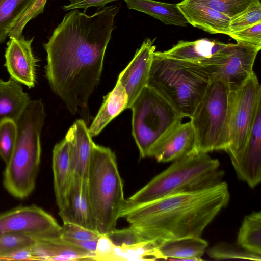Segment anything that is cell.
I'll use <instances>...</instances> for the list:
<instances>
[{
  "mask_svg": "<svg viewBox=\"0 0 261 261\" xmlns=\"http://www.w3.org/2000/svg\"><path fill=\"white\" fill-rule=\"evenodd\" d=\"M119 7L98 9L92 15L71 10L44 44L45 76L53 91L73 115L87 109L99 84L106 50Z\"/></svg>",
  "mask_w": 261,
  "mask_h": 261,
  "instance_id": "6da1fadb",
  "label": "cell"
},
{
  "mask_svg": "<svg viewBox=\"0 0 261 261\" xmlns=\"http://www.w3.org/2000/svg\"><path fill=\"white\" fill-rule=\"evenodd\" d=\"M230 193L224 181L208 188L166 196L123 213L141 242L201 237L227 206Z\"/></svg>",
  "mask_w": 261,
  "mask_h": 261,
  "instance_id": "7a4b0ae2",
  "label": "cell"
},
{
  "mask_svg": "<svg viewBox=\"0 0 261 261\" xmlns=\"http://www.w3.org/2000/svg\"><path fill=\"white\" fill-rule=\"evenodd\" d=\"M224 176V171L219 160L208 153L186 155L172 162L167 168L125 200L121 215L134 207L166 196L213 187L223 181Z\"/></svg>",
  "mask_w": 261,
  "mask_h": 261,
  "instance_id": "3957f363",
  "label": "cell"
},
{
  "mask_svg": "<svg viewBox=\"0 0 261 261\" xmlns=\"http://www.w3.org/2000/svg\"><path fill=\"white\" fill-rule=\"evenodd\" d=\"M45 116L42 100H30L15 122L16 142L3 174L4 186L14 197L25 198L35 189L41 160L40 135Z\"/></svg>",
  "mask_w": 261,
  "mask_h": 261,
  "instance_id": "277c9868",
  "label": "cell"
},
{
  "mask_svg": "<svg viewBox=\"0 0 261 261\" xmlns=\"http://www.w3.org/2000/svg\"><path fill=\"white\" fill-rule=\"evenodd\" d=\"M88 188L97 232L116 229L125 199L114 152L94 143L88 174Z\"/></svg>",
  "mask_w": 261,
  "mask_h": 261,
  "instance_id": "5b68a950",
  "label": "cell"
},
{
  "mask_svg": "<svg viewBox=\"0 0 261 261\" xmlns=\"http://www.w3.org/2000/svg\"><path fill=\"white\" fill-rule=\"evenodd\" d=\"M210 80V76L201 68L155 51L147 85L162 94L184 117L190 118Z\"/></svg>",
  "mask_w": 261,
  "mask_h": 261,
  "instance_id": "8992f818",
  "label": "cell"
},
{
  "mask_svg": "<svg viewBox=\"0 0 261 261\" xmlns=\"http://www.w3.org/2000/svg\"><path fill=\"white\" fill-rule=\"evenodd\" d=\"M231 91L219 77L211 79L190 121L194 130L197 152L208 153L228 148Z\"/></svg>",
  "mask_w": 261,
  "mask_h": 261,
  "instance_id": "52a82bcc",
  "label": "cell"
},
{
  "mask_svg": "<svg viewBox=\"0 0 261 261\" xmlns=\"http://www.w3.org/2000/svg\"><path fill=\"white\" fill-rule=\"evenodd\" d=\"M132 135L142 158L185 118L162 94L147 85L132 103Z\"/></svg>",
  "mask_w": 261,
  "mask_h": 261,
  "instance_id": "ba28073f",
  "label": "cell"
},
{
  "mask_svg": "<svg viewBox=\"0 0 261 261\" xmlns=\"http://www.w3.org/2000/svg\"><path fill=\"white\" fill-rule=\"evenodd\" d=\"M261 105V86L253 73L239 88L231 91L228 154L241 150L249 135L257 110Z\"/></svg>",
  "mask_w": 261,
  "mask_h": 261,
  "instance_id": "9c48e42d",
  "label": "cell"
},
{
  "mask_svg": "<svg viewBox=\"0 0 261 261\" xmlns=\"http://www.w3.org/2000/svg\"><path fill=\"white\" fill-rule=\"evenodd\" d=\"M61 226L48 213L33 204L0 214V233L22 234L35 239L61 237Z\"/></svg>",
  "mask_w": 261,
  "mask_h": 261,
  "instance_id": "30bf717a",
  "label": "cell"
},
{
  "mask_svg": "<svg viewBox=\"0 0 261 261\" xmlns=\"http://www.w3.org/2000/svg\"><path fill=\"white\" fill-rule=\"evenodd\" d=\"M261 46L237 41L229 43L226 54L212 65L203 68L210 76L219 77L231 91L241 86L254 72V62Z\"/></svg>",
  "mask_w": 261,
  "mask_h": 261,
  "instance_id": "8fae6325",
  "label": "cell"
},
{
  "mask_svg": "<svg viewBox=\"0 0 261 261\" xmlns=\"http://www.w3.org/2000/svg\"><path fill=\"white\" fill-rule=\"evenodd\" d=\"M237 176L250 188L261 181V105L257 110L248 139L239 151L228 154Z\"/></svg>",
  "mask_w": 261,
  "mask_h": 261,
  "instance_id": "7c38bea8",
  "label": "cell"
},
{
  "mask_svg": "<svg viewBox=\"0 0 261 261\" xmlns=\"http://www.w3.org/2000/svg\"><path fill=\"white\" fill-rule=\"evenodd\" d=\"M229 44L208 39L192 41L181 40L170 49L158 53L164 57L188 65L205 68L212 65L226 54Z\"/></svg>",
  "mask_w": 261,
  "mask_h": 261,
  "instance_id": "4fadbf2b",
  "label": "cell"
},
{
  "mask_svg": "<svg viewBox=\"0 0 261 261\" xmlns=\"http://www.w3.org/2000/svg\"><path fill=\"white\" fill-rule=\"evenodd\" d=\"M196 151V139L189 121L180 122L164 135L151 147L148 157L160 163L173 162Z\"/></svg>",
  "mask_w": 261,
  "mask_h": 261,
  "instance_id": "5bb4252c",
  "label": "cell"
},
{
  "mask_svg": "<svg viewBox=\"0 0 261 261\" xmlns=\"http://www.w3.org/2000/svg\"><path fill=\"white\" fill-rule=\"evenodd\" d=\"M47 0H0V43L19 38L28 22L42 13Z\"/></svg>",
  "mask_w": 261,
  "mask_h": 261,
  "instance_id": "9a60e30c",
  "label": "cell"
},
{
  "mask_svg": "<svg viewBox=\"0 0 261 261\" xmlns=\"http://www.w3.org/2000/svg\"><path fill=\"white\" fill-rule=\"evenodd\" d=\"M5 52V66L11 79L23 84L29 88L36 82V67L39 60L34 55L32 43L34 38L25 39L9 38Z\"/></svg>",
  "mask_w": 261,
  "mask_h": 261,
  "instance_id": "2e32d148",
  "label": "cell"
},
{
  "mask_svg": "<svg viewBox=\"0 0 261 261\" xmlns=\"http://www.w3.org/2000/svg\"><path fill=\"white\" fill-rule=\"evenodd\" d=\"M154 41L145 40L140 48L126 67L120 73L118 81L125 89L128 95L127 109L132 103L142 90L147 85L150 67L156 46Z\"/></svg>",
  "mask_w": 261,
  "mask_h": 261,
  "instance_id": "e0dca14e",
  "label": "cell"
},
{
  "mask_svg": "<svg viewBox=\"0 0 261 261\" xmlns=\"http://www.w3.org/2000/svg\"><path fill=\"white\" fill-rule=\"evenodd\" d=\"M63 222L79 225L96 231V224L89 195L88 181L72 177L63 208L59 211Z\"/></svg>",
  "mask_w": 261,
  "mask_h": 261,
  "instance_id": "ac0fdd59",
  "label": "cell"
},
{
  "mask_svg": "<svg viewBox=\"0 0 261 261\" xmlns=\"http://www.w3.org/2000/svg\"><path fill=\"white\" fill-rule=\"evenodd\" d=\"M188 24L210 34L228 35L230 18L205 5L193 0H183L177 4Z\"/></svg>",
  "mask_w": 261,
  "mask_h": 261,
  "instance_id": "d6986e66",
  "label": "cell"
},
{
  "mask_svg": "<svg viewBox=\"0 0 261 261\" xmlns=\"http://www.w3.org/2000/svg\"><path fill=\"white\" fill-rule=\"evenodd\" d=\"M70 144L72 177L87 180L94 142L85 121L76 120L66 136Z\"/></svg>",
  "mask_w": 261,
  "mask_h": 261,
  "instance_id": "ffe728a7",
  "label": "cell"
},
{
  "mask_svg": "<svg viewBox=\"0 0 261 261\" xmlns=\"http://www.w3.org/2000/svg\"><path fill=\"white\" fill-rule=\"evenodd\" d=\"M35 240L31 246L34 260H91L94 256L61 237Z\"/></svg>",
  "mask_w": 261,
  "mask_h": 261,
  "instance_id": "44dd1931",
  "label": "cell"
},
{
  "mask_svg": "<svg viewBox=\"0 0 261 261\" xmlns=\"http://www.w3.org/2000/svg\"><path fill=\"white\" fill-rule=\"evenodd\" d=\"M52 168L56 201L59 211L65 205L72 175L70 144L66 136L54 147Z\"/></svg>",
  "mask_w": 261,
  "mask_h": 261,
  "instance_id": "7402d4cb",
  "label": "cell"
},
{
  "mask_svg": "<svg viewBox=\"0 0 261 261\" xmlns=\"http://www.w3.org/2000/svg\"><path fill=\"white\" fill-rule=\"evenodd\" d=\"M208 244L201 237L188 236L161 241L157 247L165 260L199 261Z\"/></svg>",
  "mask_w": 261,
  "mask_h": 261,
  "instance_id": "603a6c76",
  "label": "cell"
},
{
  "mask_svg": "<svg viewBox=\"0 0 261 261\" xmlns=\"http://www.w3.org/2000/svg\"><path fill=\"white\" fill-rule=\"evenodd\" d=\"M127 94L117 80L113 90L103 98V103L88 128L90 136L98 135L110 121L127 109Z\"/></svg>",
  "mask_w": 261,
  "mask_h": 261,
  "instance_id": "cb8c5ba5",
  "label": "cell"
},
{
  "mask_svg": "<svg viewBox=\"0 0 261 261\" xmlns=\"http://www.w3.org/2000/svg\"><path fill=\"white\" fill-rule=\"evenodd\" d=\"M30 101L19 83L0 79V123L6 120L16 122Z\"/></svg>",
  "mask_w": 261,
  "mask_h": 261,
  "instance_id": "d4e9b609",
  "label": "cell"
},
{
  "mask_svg": "<svg viewBox=\"0 0 261 261\" xmlns=\"http://www.w3.org/2000/svg\"><path fill=\"white\" fill-rule=\"evenodd\" d=\"M129 9L146 13L165 24L184 27L188 21L177 4H169L154 0H123Z\"/></svg>",
  "mask_w": 261,
  "mask_h": 261,
  "instance_id": "484cf974",
  "label": "cell"
},
{
  "mask_svg": "<svg viewBox=\"0 0 261 261\" xmlns=\"http://www.w3.org/2000/svg\"><path fill=\"white\" fill-rule=\"evenodd\" d=\"M237 244L252 252L261 254V212L245 216L237 236Z\"/></svg>",
  "mask_w": 261,
  "mask_h": 261,
  "instance_id": "4316f807",
  "label": "cell"
},
{
  "mask_svg": "<svg viewBox=\"0 0 261 261\" xmlns=\"http://www.w3.org/2000/svg\"><path fill=\"white\" fill-rule=\"evenodd\" d=\"M154 241H143L130 245L115 246L112 261L163 259Z\"/></svg>",
  "mask_w": 261,
  "mask_h": 261,
  "instance_id": "83f0119b",
  "label": "cell"
},
{
  "mask_svg": "<svg viewBox=\"0 0 261 261\" xmlns=\"http://www.w3.org/2000/svg\"><path fill=\"white\" fill-rule=\"evenodd\" d=\"M207 253L210 257L217 260L239 259L261 260V254L248 251L237 243L234 244L221 242L209 248Z\"/></svg>",
  "mask_w": 261,
  "mask_h": 261,
  "instance_id": "f1b7e54d",
  "label": "cell"
},
{
  "mask_svg": "<svg viewBox=\"0 0 261 261\" xmlns=\"http://www.w3.org/2000/svg\"><path fill=\"white\" fill-rule=\"evenodd\" d=\"M261 22L260 0L252 3L246 9L230 18L229 29L238 32Z\"/></svg>",
  "mask_w": 261,
  "mask_h": 261,
  "instance_id": "f546056e",
  "label": "cell"
},
{
  "mask_svg": "<svg viewBox=\"0 0 261 261\" xmlns=\"http://www.w3.org/2000/svg\"><path fill=\"white\" fill-rule=\"evenodd\" d=\"M17 136L15 122L6 120L0 123V156L5 164L9 161Z\"/></svg>",
  "mask_w": 261,
  "mask_h": 261,
  "instance_id": "4dcf8cb0",
  "label": "cell"
},
{
  "mask_svg": "<svg viewBox=\"0 0 261 261\" xmlns=\"http://www.w3.org/2000/svg\"><path fill=\"white\" fill-rule=\"evenodd\" d=\"M210 7L230 18L258 0H193Z\"/></svg>",
  "mask_w": 261,
  "mask_h": 261,
  "instance_id": "1f68e13d",
  "label": "cell"
},
{
  "mask_svg": "<svg viewBox=\"0 0 261 261\" xmlns=\"http://www.w3.org/2000/svg\"><path fill=\"white\" fill-rule=\"evenodd\" d=\"M36 240L31 236L16 233H0V254L31 246Z\"/></svg>",
  "mask_w": 261,
  "mask_h": 261,
  "instance_id": "d6a6232c",
  "label": "cell"
},
{
  "mask_svg": "<svg viewBox=\"0 0 261 261\" xmlns=\"http://www.w3.org/2000/svg\"><path fill=\"white\" fill-rule=\"evenodd\" d=\"M100 236L96 231L71 223L64 222L61 226V238L67 241L98 240Z\"/></svg>",
  "mask_w": 261,
  "mask_h": 261,
  "instance_id": "836d02e7",
  "label": "cell"
},
{
  "mask_svg": "<svg viewBox=\"0 0 261 261\" xmlns=\"http://www.w3.org/2000/svg\"><path fill=\"white\" fill-rule=\"evenodd\" d=\"M228 36L237 41L261 46V22L238 32H231Z\"/></svg>",
  "mask_w": 261,
  "mask_h": 261,
  "instance_id": "e575fe53",
  "label": "cell"
},
{
  "mask_svg": "<svg viewBox=\"0 0 261 261\" xmlns=\"http://www.w3.org/2000/svg\"><path fill=\"white\" fill-rule=\"evenodd\" d=\"M105 235L117 247L130 246L141 242L136 232L130 226L122 229L116 228Z\"/></svg>",
  "mask_w": 261,
  "mask_h": 261,
  "instance_id": "d590c367",
  "label": "cell"
},
{
  "mask_svg": "<svg viewBox=\"0 0 261 261\" xmlns=\"http://www.w3.org/2000/svg\"><path fill=\"white\" fill-rule=\"evenodd\" d=\"M115 247L106 235H101L97 240L92 260L112 261Z\"/></svg>",
  "mask_w": 261,
  "mask_h": 261,
  "instance_id": "8d00e7d4",
  "label": "cell"
},
{
  "mask_svg": "<svg viewBox=\"0 0 261 261\" xmlns=\"http://www.w3.org/2000/svg\"><path fill=\"white\" fill-rule=\"evenodd\" d=\"M32 246L1 254L0 260H34Z\"/></svg>",
  "mask_w": 261,
  "mask_h": 261,
  "instance_id": "74e56055",
  "label": "cell"
},
{
  "mask_svg": "<svg viewBox=\"0 0 261 261\" xmlns=\"http://www.w3.org/2000/svg\"><path fill=\"white\" fill-rule=\"evenodd\" d=\"M117 0H71L70 3L63 6L64 11L83 9L85 11L91 7H102L108 3Z\"/></svg>",
  "mask_w": 261,
  "mask_h": 261,
  "instance_id": "f35d334b",
  "label": "cell"
},
{
  "mask_svg": "<svg viewBox=\"0 0 261 261\" xmlns=\"http://www.w3.org/2000/svg\"><path fill=\"white\" fill-rule=\"evenodd\" d=\"M97 240H89L84 241L73 240L67 241L94 255V252L97 245Z\"/></svg>",
  "mask_w": 261,
  "mask_h": 261,
  "instance_id": "ab89813d",
  "label": "cell"
},
{
  "mask_svg": "<svg viewBox=\"0 0 261 261\" xmlns=\"http://www.w3.org/2000/svg\"><path fill=\"white\" fill-rule=\"evenodd\" d=\"M69 1H70L71 0H69Z\"/></svg>",
  "mask_w": 261,
  "mask_h": 261,
  "instance_id": "60d3db41",
  "label": "cell"
}]
</instances>
